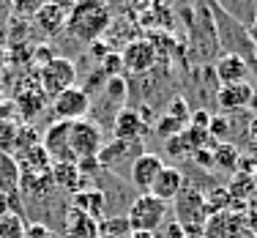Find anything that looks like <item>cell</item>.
I'll return each instance as SVG.
<instances>
[{
    "label": "cell",
    "mask_w": 257,
    "mask_h": 238,
    "mask_svg": "<svg viewBox=\"0 0 257 238\" xmlns=\"http://www.w3.org/2000/svg\"><path fill=\"white\" fill-rule=\"evenodd\" d=\"M66 238H99V222L85 216L82 211H66Z\"/></svg>",
    "instance_id": "obj_18"
},
{
    "label": "cell",
    "mask_w": 257,
    "mask_h": 238,
    "mask_svg": "<svg viewBox=\"0 0 257 238\" xmlns=\"http://www.w3.org/2000/svg\"><path fill=\"white\" fill-rule=\"evenodd\" d=\"M69 129H71V124H66V121H55L50 129L44 132V143H41V148L47 151V156H50L52 164L77 162L74 154H71V145H69Z\"/></svg>",
    "instance_id": "obj_8"
},
{
    "label": "cell",
    "mask_w": 257,
    "mask_h": 238,
    "mask_svg": "<svg viewBox=\"0 0 257 238\" xmlns=\"http://www.w3.org/2000/svg\"><path fill=\"white\" fill-rule=\"evenodd\" d=\"M39 82H41V90L55 99L58 93L74 88V82H77V69H74V63H71L69 58H58V55H55L50 63L41 66Z\"/></svg>",
    "instance_id": "obj_5"
},
{
    "label": "cell",
    "mask_w": 257,
    "mask_h": 238,
    "mask_svg": "<svg viewBox=\"0 0 257 238\" xmlns=\"http://www.w3.org/2000/svg\"><path fill=\"white\" fill-rule=\"evenodd\" d=\"M25 238H55V235H52V230L47 227V224H41V222H33V224H28V230H25Z\"/></svg>",
    "instance_id": "obj_27"
},
{
    "label": "cell",
    "mask_w": 257,
    "mask_h": 238,
    "mask_svg": "<svg viewBox=\"0 0 257 238\" xmlns=\"http://www.w3.org/2000/svg\"><path fill=\"white\" fill-rule=\"evenodd\" d=\"M246 109H252V112L257 115V88H254V93H252V99H249V107Z\"/></svg>",
    "instance_id": "obj_29"
},
{
    "label": "cell",
    "mask_w": 257,
    "mask_h": 238,
    "mask_svg": "<svg viewBox=\"0 0 257 238\" xmlns=\"http://www.w3.org/2000/svg\"><path fill=\"white\" fill-rule=\"evenodd\" d=\"M243 145H246V151L257 159V115H252V121L246 124V132H243Z\"/></svg>",
    "instance_id": "obj_26"
},
{
    "label": "cell",
    "mask_w": 257,
    "mask_h": 238,
    "mask_svg": "<svg viewBox=\"0 0 257 238\" xmlns=\"http://www.w3.org/2000/svg\"><path fill=\"white\" fill-rule=\"evenodd\" d=\"M112 25V11L101 0H82V3L69 6V17H66V30L71 39L82 41V44H93L99 36Z\"/></svg>",
    "instance_id": "obj_1"
},
{
    "label": "cell",
    "mask_w": 257,
    "mask_h": 238,
    "mask_svg": "<svg viewBox=\"0 0 257 238\" xmlns=\"http://www.w3.org/2000/svg\"><path fill=\"white\" fill-rule=\"evenodd\" d=\"M66 17H69V9L60 3H41V9L36 11L33 25L41 30L44 36H55L66 28Z\"/></svg>",
    "instance_id": "obj_14"
},
{
    "label": "cell",
    "mask_w": 257,
    "mask_h": 238,
    "mask_svg": "<svg viewBox=\"0 0 257 238\" xmlns=\"http://www.w3.org/2000/svg\"><path fill=\"white\" fill-rule=\"evenodd\" d=\"M175 222L181 224L183 235H203L205 222H208V208H205V194L197 189L183 186V192L175 200Z\"/></svg>",
    "instance_id": "obj_3"
},
{
    "label": "cell",
    "mask_w": 257,
    "mask_h": 238,
    "mask_svg": "<svg viewBox=\"0 0 257 238\" xmlns=\"http://www.w3.org/2000/svg\"><path fill=\"white\" fill-rule=\"evenodd\" d=\"M156 47L151 39H132L126 41L123 52H120V63H123V71L128 74H148L156 66Z\"/></svg>",
    "instance_id": "obj_7"
},
{
    "label": "cell",
    "mask_w": 257,
    "mask_h": 238,
    "mask_svg": "<svg viewBox=\"0 0 257 238\" xmlns=\"http://www.w3.org/2000/svg\"><path fill=\"white\" fill-rule=\"evenodd\" d=\"M208 134H211V140H227L230 137V121H224V115H213L211 124H208Z\"/></svg>",
    "instance_id": "obj_24"
},
{
    "label": "cell",
    "mask_w": 257,
    "mask_h": 238,
    "mask_svg": "<svg viewBox=\"0 0 257 238\" xmlns=\"http://www.w3.org/2000/svg\"><path fill=\"white\" fill-rule=\"evenodd\" d=\"M164 162L159 154H143L134 159V164L128 167V178H132V184L140 189V194H148L151 186H154L156 175L162 173Z\"/></svg>",
    "instance_id": "obj_10"
},
{
    "label": "cell",
    "mask_w": 257,
    "mask_h": 238,
    "mask_svg": "<svg viewBox=\"0 0 257 238\" xmlns=\"http://www.w3.org/2000/svg\"><path fill=\"white\" fill-rule=\"evenodd\" d=\"M252 238H257V235H252Z\"/></svg>",
    "instance_id": "obj_33"
},
{
    "label": "cell",
    "mask_w": 257,
    "mask_h": 238,
    "mask_svg": "<svg viewBox=\"0 0 257 238\" xmlns=\"http://www.w3.org/2000/svg\"><path fill=\"white\" fill-rule=\"evenodd\" d=\"M246 33H249V41H252V47H254V52H257V17H254V22H252V25H249Z\"/></svg>",
    "instance_id": "obj_28"
},
{
    "label": "cell",
    "mask_w": 257,
    "mask_h": 238,
    "mask_svg": "<svg viewBox=\"0 0 257 238\" xmlns=\"http://www.w3.org/2000/svg\"><path fill=\"white\" fill-rule=\"evenodd\" d=\"M145 148L143 143H128V140H112L109 145H104L101 154L96 156L101 170H118L123 162H128V167L134 164V159L143 156Z\"/></svg>",
    "instance_id": "obj_9"
},
{
    "label": "cell",
    "mask_w": 257,
    "mask_h": 238,
    "mask_svg": "<svg viewBox=\"0 0 257 238\" xmlns=\"http://www.w3.org/2000/svg\"><path fill=\"white\" fill-rule=\"evenodd\" d=\"M50 178H52V184H55V186L69 189L71 194L82 192V184H85V178H82V173H79L77 162H60V164H52V167H50Z\"/></svg>",
    "instance_id": "obj_17"
},
{
    "label": "cell",
    "mask_w": 257,
    "mask_h": 238,
    "mask_svg": "<svg viewBox=\"0 0 257 238\" xmlns=\"http://www.w3.org/2000/svg\"><path fill=\"white\" fill-rule=\"evenodd\" d=\"M183 186H186V178H183V173L178 167H173V164H164L162 173L156 175L154 186H151L148 194H154L156 200H162V203H175L178 200V194L183 192Z\"/></svg>",
    "instance_id": "obj_11"
},
{
    "label": "cell",
    "mask_w": 257,
    "mask_h": 238,
    "mask_svg": "<svg viewBox=\"0 0 257 238\" xmlns=\"http://www.w3.org/2000/svg\"><path fill=\"white\" fill-rule=\"evenodd\" d=\"M126 238H156V233H128Z\"/></svg>",
    "instance_id": "obj_30"
},
{
    "label": "cell",
    "mask_w": 257,
    "mask_h": 238,
    "mask_svg": "<svg viewBox=\"0 0 257 238\" xmlns=\"http://www.w3.org/2000/svg\"><path fill=\"white\" fill-rule=\"evenodd\" d=\"M213 77H216V82L222 85V88L224 85H241V82H249V66L243 58L224 52L222 58L213 63Z\"/></svg>",
    "instance_id": "obj_13"
},
{
    "label": "cell",
    "mask_w": 257,
    "mask_h": 238,
    "mask_svg": "<svg viewBox=\"0 0 257 238\" xmlns=\"http://www.w3.org/2000/svg\"><path fill=\"white\" fill-rule=\"evenodd\" d=\"M25 219H22V213L17 211H9L0 216V238H25Z\"/></svg>",
    "instance_id": "obj_21"
},
{
    "label": "cell",
    "mask_w": 257,
    "mask_h": 238,
    "mask_svg": "<svg viewBox=\"0 0 257 238\" xmlns=\"http://www.w3.org/2000/svg\"><path fill=\"white\" fill-rule=\"evenodd\" d=\"M252 184H254V189H257V167L252 170Z\"/></svg>",
    "instance_id": "obj_31"
},
{
    "label": "cell",
    "mask_w": 257,
    "mask_h": 238,
    "mask_svg": "<svg viewBox=\"0 0 257 238\" xmlns=\"http://www.w3.org/2000/svg\"><path fill=\"white\" fill-rule=\"evenodd\" d=\"M254 93L252 82H241V85H224L216 90V104L224 112H241L243 107H249V99Z\"/></svg>",
    "instance_id": "obj_15"
},
{
    "label": "cell",
    "mask_w": 257,
    "mask_h": 238,
    "mask_svg": "<svg viewBox=\"0 0 257 238\" xmlns=\"http://www.w3.org/2000/svg\"><path fill=\"white\" fill-rule=\"evenodd\" d=\"M167 115H170L173 121H178L181 126L186 124V121L192 118V112H189V104H186V99H181V96H178V99H173V101H170V109H167Z\"/></svg>",
    "instance_id": "obj_25"
},
{
    "label": "cell",
    "mask_w": 257,
    "mask_h": 238,
    "mask_svg": "<svg viewBox=\"0 0 257 238\" xmlns=\"http://www.w3.org/2000/svg\"><path fill=\"white\" fill-rule=\"evenodd\" d=\"M90 96L82 88H69L63 93H58L52 99V115L55 121H66V124H74V121H85L90 112Z\"/></svg>",
    "instance_id": "obj_6"
},
{
    "label": "cell",
    "mask_w": 257,
    "mask_h": 238,
    "mask_svg": "<svg viewBox=\"0 0 257 238\" xmlns=\"http://www.w3.org/2000/svg\"><path fill=\"white\" fill-rule=\"evenodd\" d=\"M213 151V164L216 167H224L227 173H235L238 170V162H241V154H238V148L232 143H219Z\"/></svg>",
    "instance_id": "obj_20"
},
{
    "label": "cell",
    "mask_w": 257,
    "mask_h": 238,
    "mask_svg": "<svg viewBox=\"0 0 257 238\" xmlns=\"http://www.w3.org/2000/svg\"><path fill=\"white\" fill-rule=\"evenodd\" d=\"M17 137H20L17 126L11 121H0V154H11L17 148Z\"/></svg>",
    "instance_id": "obj_22"
},
{
    "label": "cell",
    "mask_w": 257,
    "mask_h": 238,
    "mask_svg": "<svg viewBox=\"0 0 257 238\" xmlns=\"http://www.w3.org/2000/svg\"><path fill=\"white\" fill-rule=\"evenodd\" d=\"M186 238H203V235H186Z\"/></svg>",
    "instance_id": "obj_32"
},
{
    "label": "cell",
    "mask_w": 257,
    "mask_h": 238,
    "mask_svg": "<svg viewBox=\"0 0 257 238\" xmlns=\"http://www.w3.org/2000/svg\"><path fill=\"white\" fill-rule=\"evenodd\" d=\"M252 189H254V184H252V173H249V175L235 173V178H232V184L227 186V192H230L232 200H241V197H246Z\"/></svg>",
    "instance_id": "obj_23"
},
{
    "label": "cell",
    "mask_w": 257,
    "mask_h": 238,
    "mask_svg": "<svg viewBox=\"0 0 257 238\" xmlns=\"http://www.w3.org/2000/svg\"><path fill=\"white\" fill-rule=\"evenodd\" d=\"M170 213V205L156 200L154 194H137L128 203L126 211V224L132 233H156L159 227H164V219Z\"/></svg>",
    "instance_id": "obj_2"
},
{
    "label": "cell",
    "mask_w": 257,
    "mask_h": 238,
    "mask_svg": "<svg viewBox=\"0 0 257 238\" xmlns=\"http://www.w3.org/2000/svg\"><path fill=\"white\" fill-rule=\"evenodd\" d=\"M69 145L77 162L82 159H96L104 148V132L96 121H74L69 129Z\"/></svg>",
    "instance_id": "obj_4"
},
{
    "label": "cell",
    "mask_w": 257,
    "mask_h": 238,
    "mask_svg": "<svg viewBox=\"0 0 257 238\" xmlns=\"http://www.w3.org/2000/svg\"><path fill=\"white\" fill-rule=\"evenodd\" d=\"M71 208L82 211L85 216H90L93 222H104L107 219V197L99 189H90V192H77L74 200H71Z\"/></svg>",
    "instance_id": "obj_16"
},
{
    "label": "cell",
    "mask_w": 257,
    "mask_h": 238,
    "mask_svg": "<svg viewBox=\"0 0 257 238\" xmlns=\"http://www.w3.org/2000/svg\"><path fill=\"white\" fill-rule=\"evenodd\" d=\"M22 170L11 154H0V194H14L20 189Z\"/></svg>",
    "instance_id": "obj_19"
},
{
    "label": "cell",
    "mask_w": 257,
    "mask_h": 238,
    "mask_svg": "<svg viewBox=\"0 0 257 238\" xmlns=\"http://www.w3.org/2000/svg\"><path fill=\"white\" fill-rule=\"evenodd\" d=\"M112 132L115 140H128V143H143V137L148 134V124L145 118L132 107H123L112 121Z\"/></svg>",
    "instance_id": "obj_12"
}]
</instances>
